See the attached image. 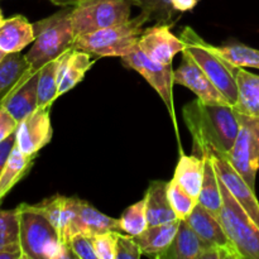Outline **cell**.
<instances>
[{
    "label": "cell",
    "instance_id": "6da1fadb",
    "mask_svg": "<svg viewBox=\"0 0 259 259\" xmlns=\"http://www.w3.org/2000/svg\"><path fill=\"white\" fill-rule=\"evenodd\" d=\"M182 115L196 156L210 151L228 157L240 129L239 116L232 105H209L196 99L185 106Z\"/></svg>",
    "mask_w": 259,
    "mask_h": 259
},
{
    "label": "cell",
    "instance_id": "7a4b0ae2",
    "mask_svg": "<svg viewBox=\"0 0 259 259\" xmlns=\"http://www.w3.org/2000/svg\"><path fill=\"white\" fill-rule=\"evenodd\" d=\"M19 243L24 259L76 258L70 245L60 239L57 230L34 205L20 204Z\"/></svg>",
    "mask_w": 259,
    "mask_h": 259
},
{
    "label": "cell",
    "instance_id": "3957f363",
    "mask_svg": "<svg viewBox=\"0 0 259 259\" xmlns=\"http://www.w3.org/2000/svg\"><path fill=\"white\" fill-rule=\"evenodd\" d=\"M71 8L65 7L60 12L33 23L34 42L24 55L33 73L73 47L75 34L71 23Z\"/></svg>",
    "mask_w": 259,
    "mask_h": 259
},
{
    "label": "cell",
    "instance_id": "277c9868",
    "mask_svg": "<svg viewBox=\"0 0 259 259\" xmlns=\"http://www.w3.org/2000/svg\"><path fill=\"white\" fill-rule=\"evenodd\" d=\"M149 19L143 12L121 24L104 28L73 40V48L99 57H124L138 48L143 25Z\"/></svg>",
    "mask_w": 259,
    "mask_h": 259
},
{
    "label": "cell",
    "instance_id": "5b68a950",
    "mask_svg": "<svg viewBox=\"0 0 259 259\" xmlns=\"http://www.w3.org/2000/svg\"><path fill=\"white\" fill-rule=\"evenodd\" d=\"M180 38L185 43L182 52L197 63L205 75L222 91L230 105L234 106L238 99L237 71L239 67H235L223 58L214 50V46L205 42L192 28H184Z\"/></svg>",
    "mask_w": 259,
    "mask_h": 259
},
{
    "label": "cell",
    "instance_id": "8992f818",
    "mask_svg": "<svg viewBox=\"0 0 259 259\" xmlns=\"http://www.w3.org/2000/svg\"><path fill=\"white\" fill-rule=\"evenodd\" d=\"M134 0H81L71 8L75 39L131 19Z\"/></svg>",
    "mask_w": 259,
    "mask_h": 259
},
{
    "label": "cell",
    "instance_id": "52a82bcc",
    "mask_svg": "<svg viewBox=\"0 0 259 259\" xmlns=\"http://www.w3.org/2000/svg\"><path fill=\"white\" fill-rule=\"evenodd\" d=\"M220 181V180H219ZM223 206L219 220L242 259H259V227L220 181Z\"/></svg>",
    "mask_w": 259,
    "mask_h": 259
},
{
    "label": "cell",
    "instance_id": "ba28073f",
    "mask_svg": "<svg viewBox=\"0 0 259 259\" xmlns=\"http://www.w3.org/2000/svg\"><path fill=\"white\" fill-rule=\"evenodd\" d=\"M121 63L126 68L137 71L161 96L169 115H171L172 121H174L175 132L177 134V142L180 144L179 125H177L174 103L175 71L172 70V65H163V63L151 60L146 55H143L139 51V48H137L131 55L121 57Z\"/></svg>",
    "mask_w": 259,
    "mask_h": 259
},
{
    "label": "cell",
    "instance_id": "9c48e42d",
    "mask_svg": "<svg viewBox=\"0 0 259 259\" xmlns=\"http://www.w3.org/2000/svg\"><path fill=\"white\" fill-rule=\"evenodd\" d=\"M240 129L227 158L252 189L259 171V119L238 114Z\"/></svg>",
    "mask_w": 259,
    "mask_h": 259
},
{
    "label": "cell",
    "instance_id": "30bf717a",
    "mask_svg": "<svg viewBox=\"0 0 259 259\" xmlns=\"http://www.w3.org/2000/svg\"><path fill=\"white\" fill-rule=\"evenodd\" d=\"M51 108H37L32 114L18 123L15 146L24 154L37 156L52 139Z\"/></svg>",
    "mask_w": 259,
    "mask_h": 259
},
{
    "label": "cell",
    "instance_id": "8fae6325",
    "mask_svg": "<svg viewBox=\"0 0 259 259\" xmlns=\"http://www.w3.org/2000/svg\"><path fill=\"white\" fill-rule=\"evenodd\" d=\"M175 83L191 90L200 101L209 105H230L222 91L197 66L189 55L182 52V62L175 71Z\"/></svg>",
    "mask_w": 259,
    "mask_h": 259
},
{
    "label": "cell",
    "instance_id": "7c38bea8",
    "mask_svg": "<svg viewBox=\"0 0 259 259\" xmlns=\"http://www.w3.org/2000/svg\"><path fill=\"white\" fill-rule=\"evenodd\" d=\"M185 43L171 32L167 23H157L143 30L139 38L138 48L143 55L156 62L172 65L175 56L184 51Z\"/></svg>",
    "mask_w": 259,
    "mask_h": 259
},
{
    "label": "cell",
    "instance_id": "4fadbf2b",
    "mask_svg": "<svg viewBox=\"0 0 259 259\" xmlns=\"http://www.w3.org/2000/svg\"><path fill=\"white\" fill-rule=\"evenodd\" d=\"M206 153V152H205ZM211 154L214 161L215 169L218 177L224 184V186L229 190L230 194L235 197L238 202L245 209V211L250 215L255 224L259 227V201L255 196L254 189L248 185V182L243 179L242 175L233 167L229 159L217 152H207Z\"/></svg>",
    "mask_w": 259,
    "mask_h": 259
},
{
    "label": "cell",
    "instance_id": "5bb4252c",
    "mask_svg": "<svg viewBox=\"0 0 259 259\" xmlns=\"http://www.w3.org/2000/svg\"><path fill=\"white\" fill-rule=\"evenodd\" d=\"M185 220L206 247H215L227 250L230 259H242L235 245L228 238L219 218L211 214L199 202L195 206L194 211Z\"/></svg>",
    "mask_w": 259,
    "mask_h": 259
},
{
    "label": "cell",
    "instance_id": "9a60e30c",
    "mask_svg": "<svg viewBox=\"0 0 259 259\" xmlns=\"http://www.w3.org/2000/svg\"><path fill=\"white\" fill-rule=\"evenodd\" d=\"M108 232H121L119 219L108 217L85 200L75 197V211L70 225V238L78 233L94 237Z\"/></svg>",
    "mask_w": 259,
    "mask_h": 259
},
{
    "label": "cell",
    "instance_id": "2e32d148",
    "mask_svg": "<svg viewBox=\"0 0 259 259\" xmlns=\"http://www.w3.org/2000/svg\"><path fill=\"white\" fill-rule=\"evenodd\" d=\"M38 72L32 71L20 80L3 100L2 106L19 123L38 108Z\"/></svg>",
    "mask_w": 259,
    "mask_h": 259
},
{
    "label": "cell",
    "instance_id": "e0dca14e",
    "mask_svg": "<svg viewBox=\"0 0 259 259\" xmlns=\"http://www.w3.org/2000/svg\"><path fill=\"white\" fill-rule=\"evenodd\" d=\"M93 65L90 53L77 48L72 47L61 55L57 70L58 98L80 83Z\"/></svg>",
    "mask_w": 259,
    "mask_h": 259
},
{
    "label": "cell",
    "instance_id": "ac0fdd59",
    "mask_svg": "<svg viewBox=\"0 0 259 259\" xmlns=\"http://www.w3.org/2000/svg\"><path fill=\"white\" fill-rule=\"evenodd\" d=\"M34 207L50 220L51 224L57 230L60 239L68 244L70 225L72 222L73 211H75V197L55 195L50 199L34 204Z\"/></svg>",
    "mask_w": 259,
    "mask_h": 259
},
{
    "label": "cell",
    "instance_id": "d6986e66",
    "mask_svg": "<svg viewBox=\"0 0 259 259\" xmlns=\"http://www.w3.org/2000/svg\"><path fill=\"white\" fill-rule=\"evenodd\" d=\"M33 23L24 15H14L0 25V50L5 53H18L34 42Z\"/></svg>",
    "mask_w": 259,
    "mask_h": 259
},
{
    "label": "cell",
    "instance_id": "ffe728a7",
    "mask_svg": "<svg viewBox=\"0 0 259 259\" xmlns=\"http://www.w3.org/2000/svg\"><path fill=\"white\" fill-rule=\"evenodd\" d=\"M167 185L168 181L154 180L151 181L149 187L147 189L144 200H146V212L149 227L179 220L169 204Z\"/></svg>",
    "mask_w": 259,
    "mask_h": 259
},
{
    "label": "cell",
    "instance_id": "44dd1931",
    "mask_svg": "<svg viewBox=\"0 0 259 259\" xmlns=\"http://www.w3.org/2000/svg\"><path fill=\"white\" fill-rule=\"evenodd\" d=\"M179 225L180 220L166 223V224L152 225L134 238L144 255L161 259L163 253L174 242Z\"/></svg>",
    "mask_w": 259,
    "mask_h": 259
},
{
    "label": "cell",
    "instance_id": "7402d4cb",
    "mask_svg": "<svg viewBox=\"0 0 259 259\" xmlns=\"http://www.w3.org/2000/svg\"><path fill=\"white\" fill-rule=\"evenodd\" d=\"M238 99L233 106L238 114L259 119V76L239 67L237 71Z\"/></svg>",
    "mask_w": 259,
    "mask_h": 259
},
{
    "label": "cell",
    "instance_id": "603a6c76",
    "mask_svg": "<svg viewBox=\"0 0 259 259\" xmlns=\"http://www.w3.org/2000/svg\"><path fill=\"white\" fill-rule=\"evenodd\" d=\"M206 245L191 229L186 220H180L174 242L161 259H200Z\"/></svg>",
    "mask_w": 259,
    "mask_h": 259
},
{
    "label": "cell",
    "instance_id": "cb8c5ba5",
    "mask_svg": "<svg viewBox=\"0 0 259 259\" xmlns=\"http://www.w3.org/2000/svg\"><path fill=\"white\" fill-rule=\"evenodd\" d=\"M179 162H177L176 169H175L174 180L184 187L190 195L194 197L199 196L200 190H201L202 181H204L205 174V163L202 157L196 154H185L184 152H180Z\"/></svg>",
    "mask_w": 259,
    "mask_h": 259
},
{
    "label": "cell",
    "instance_id": "d4e9b609",
    "mask_svg": "<svg viewBox=\"0 0 259 259\" xmlns=\"http://www.w3.org/2000/svg\"><path fill=\"white\" fill-rule=\"evenodd\" d=\"M37 156L24 154L17 146H14L2 175H0V204L8 194L14 189L15 185L25 177L30 171Z\"/></svg>",
    "mask_w": 259,
    "mask_h": 259
},
{
    "label": "cell",
    "instance_id": "484cf974",
    "mask_svg": "<svg viewBox=\"0 0 259 259\" xmlns=\"http://www.w3.org/2000/svg\"><path fill=\"white\" fill-rule=\"evenodd\" d=\"M202 158H204L205 163V174L201 190H200V194L197 196V202L206 210H209L215 217L219 218L220 210L223 206L219 177H218L211 154L206 152V153L202 154Z\"/></svg>",
    "mask_w": 259,
    "mask_h": 259
},
{
    "label": "cell",
    "instance_id": "4316f807",
    "mask_svg": "<svg viewBox=\"0 0 259 259\" xmlns=\"http://www.w3.org/2000/svg\"><path fill=\"white\" fill-rule=\"evenodd\" d=\"M30 71L25 56L18 53H9L0 62V105L8 94L20 82L23 77Z\"/></svg>",
    "mask_w": 259,
    "mask_h": 259
},
{
    "label": "cell",
    "instance_id": "83f0119b",
    "mask_svg": "<svg viewBox=\"0 0 259 259\" xmlns=\"http://www.w3.org/2000/svg\"><path fill=\"white\" fill-rule=\"evenodd\" d=\"M58 63L60 57L46 63L38 71V108H51L58 98Z\"/></svg>",
    "mask_w": 259,
    "mask_h": 259
},
{
    "label": "cell",
    "instance_id": "f1b7e54d",
    "mask_svg": "<svg viewBox=\"0 0 259 259\" xmlns=\"http://www.w3.org/2000/svg\"><path fill=\"white\" fill-rule=\"evenodd\" d=\"M214 50L235 67L259 68V50L257 48L242 43H235L223 47L214 46Z\"/></svg>",
    "mask_w": 259,
    "mask_h": 259
},
{
    "label": "cell",
    "instance_id": "f546056e",
    "mask_svg": "<svg viewBox=\"0 0 259 259\" xmlns=\"http://www.w3.org/2000/svg\"><path fill=\"white\" fill-rule=\"evenodd\" d=\"M119 224H120L121 232L132 235V237H137L149 227L144 197L141 201L131 205L124 210L121 217L119 218Z\"/></svg>",
    "mask_w": 259,
    "mask_h": 259
},
{
    "label": "cell",
    "instance_id": "4dcf8cb0",
    "mask_svg": "<svg viewBox=\"0 0 259 259\" xmlns=\"http://www.w3.org/2000/svg\"><path fill=\"white\" fill-rule=\"evenodd\" d=\"M167 195H168L169 204L179 220L186 219L197 205L196 197L190 195L174 179L168 181V185H167Z\"/></svg>",
    "mask_w": 259,
    "mask_h": 259
},
{
    "label": "cell",
    "instance_id": "1f68e13d",
    "mask_svg": "<svg viewBox=\"0 0 259 259\" xmlns=\"http://www.w3.org/2000/svg\"><path fill=\"white\" fill-rule=\"evenodd\" d=\"M136 7H139L142 12L148 17L149 22L156 20L157 23H168L175 17L172 0H134Z\"/></svg>",
    "mask_w": 259,
    "mask_h": 259
},
{
    "label": "cell",
    "instance_id": "d6a6232c",
    "mask_svg": "<svg viewBox=\"0 0 259 259\" xmlns=\"http://www.w3.org/2000/svg\"><path fill=\"white\" fill-rule=\"evenodd\" d=\"M19 242L18 209L0 210V247Z\"/></svg>",
    "mask_w": 259,
    "mask_h": 259
},
{
    "label": "cell",
    "instance_id": "836d02e7",
    "mask_svg": "<svg viewBox=\"0 0 259 259\" xmlns=\"http://www.w3.org/2000/svg\"><path fill=\"white\" fill-rule=\"evenodd\" d=\"M120 232H108L94 235L93 243L98 259H115L116 242Z\"/></svg>",
    "mask_w": 259,
    "mask_h": 259
},
{
    "label": "cell",
    "instance_id": "e575fe53",
    "mask_svg": "<svg viewBox=\"0 0 259 259\" xmlns=\"http://www.w3.org/2000/svg\"><path fill=\"white\" fill-rule=\"evenodd\" d=\"M68 245H70L71 250L76 258L98 259L95 249H94L93 237H90V235L81 234V233L72 235L68 240Z\"/></svg>",
    "mask_w": 259,
    "mask_h": 259
},
{
    "label": "cell",
    "instance_id": "d590c367",
    "mask_svg": "<svg viewBox=\"0 0 259 259\" xmlns=\"http://www.w3.org/2000/svg\"><path fill=\"white\" fill-rule=\"evenodd\" d=\"M141 255H143V253L136 238L129 234L123 235L119 233L115 259H138L141 258Z\"/></svg>",
    "mask_w": 259,
    "mask_h": 259
},
{
    "label": "cell",
    "instance_id": "8d00e7d4",
    "mask_svg": "<svg viewBox=\"0 0 259 259\" xmlns=\"http://www.w3.org/2000/svg\"><path fill=\"white\" fill-rule=\"evenodd\" d=\"M18 121L8 113L5 108L0 105V143L15 133Z\"/></svg>",
    "mask_w": 259,
    "mask_h": 259
},
{
    "label": "cell",
    "instance_id": "74e56055",
    "mask_svg": "<svg viewBox=\"0 0 259 259\" xmlns=\"http://www.w3.org/2000/svg\"><path fill=\"white\" fill-rule=\"evenodd\" d=\"M14 146H15V133L12 134L9 138H7L4 142L0 143V175H2L3 168H4L5 163H7L8 158H9Z\"/></svg>",
    "mask_w": 259,
    "mask_h": 259
},
{
    "label": "cell",
    "instance_id": "f35d334b",
    "mask_svg": "<svg viewBox=\"0 0 259 259\" xmlns=\"http://www.w3.org/2000/svg\"><path fill=\"white\" fill-rule=\"evenodd\" d=\"M0 259H24L20 243H12L0 247Z\"/></svg>",
    "mask_w": 259,
    "mask_h": 259
},
{
    "label": "cell",
    "instance_id": "ab89813d",
    "mask_svg": "<svg viewBox=\"0 0 259 259\" xmlns=\"http://www.w3.org/2000/svg\"><path fill=\"white\" fill-rule=\"evenodd\" d=\"M199 0H172V7L176 13L190 12L196 7Z\"/></svg>",
    "mask_w": 259,
    "mask_h": 259
},
{
    "label": "cell",
    "instance_id": "60d3db41",
    "mask_svg": "<svg viewBox=\"0 0 259 259\" xmlns=\"http://www.w3.org/2000/svg\"><path fill=\"white\" fill-rule=\"evenodd\" d=\"M52 4L55 5H58V7H73V5L77 4L78 2H81V0H50Z\"/></svg>",
    "mask_w": 259,
    "mask_h": 259
},
{
    "label": "cell",
    "instance_id": "b9f144b4",
    "mask_svg": "<svg viewBox=\"0 0 259 259\" xmlns=\"http://www.w3.org/2000/svg\"><path fill=\"white\" fill-rule=\"evenodd\" d=\"M4 17H3V13H2V9H0V25L3 24V23H4Z\"/></svg>",
    "mask_w": 259,
    "mask_h": 259
},
{
    "label": "cell",
    "instance_id": "7bdbcfd3",
    "mask_svg": "<svg viewBox=\"0 0 259 259\" xmlns=\"http://www.w3.org/2000/svg\"><path fill=\"white\" fill-rule=\"evenodd\" d=\"M5 56H7V55H5V53L3 52L2 50H0V62H2V61L4 60V57H5Z\"/></svg>",
    "mask_w": 259,
    "mask_h": 259
}]
</instances>
